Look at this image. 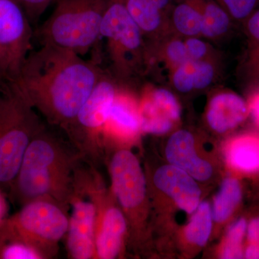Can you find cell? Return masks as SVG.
I'll list each match as a JSON object with an SVG mask.
<instances>
[{"label":"cell","instance_id":"obj_5","mask_svg":"<svg viewBox=\"0 0 259 259\" xmlns=\"http://www.w3.org/2000/svg\"><path fill=\"white\" fill-rule=\"evenodd\" d=\"M110 188L127 223V238L141 249L147 236L148 182L139 158L130 148H117L109 163Z\"/></svg>","mask_w":259,"mask_h":259},{"label":"cell","instance_id":"obj_35","mask_svg":"<svg viewBox=\"0 0 259 259\" xmlns=\"http://www.w3.org/2000/svg\"><path fill=\"white\" fill-rule=\"evenodd\" d=\"M245 258L258 259L259 258V243H248L243 253Z\"/></svg>","mask_w":259,"mask_h":259},{"label":"cell","instance_id":"obj_20","mask_svg":"<svg viewBox=\"0 0 259 259\" xmlns=\"http://www.w3.org/2000/svg\"><path fill=\"white\" fill-rule=\"evenodd\" d=\"M242 197L239 181L234 177L225 179L211 207L213 221L221 224L228 221L241 203Z\"/></svg>","mask_w":259,"mask_h":259},{"label":"cell","instance_id":"obj_3","mask_svg":"<svg viewBox=\"0 0 259 259\" xmlns=\"http://www.w3.org/2000/svg\"><path fill=\"white\" fill-rule=\"evenodd\" d=\"M45 125L14 81H0V188L7 194L28 145Z\"/></svg>","mask_w":259,"mask_h":259},{"label":"cell","instance_id":"obj_4","mask_svg":"<svg viewBox=\"0 0 259 259\" xmlns=\"http://www.w3.org/2000/svg\"><path fill=\"white\" fill-rule=\"evenodd\" d=\"M52 15L34 35L41 45L55 46L83 56L101 39L110 0H57Z\"/></svg>","mask_w":259,"mask_h":259},{"label":"cell","instance_id":"obj_11","mask_svg":"<svg viewBox=\"0 0 259 259\" xmlns=\"http://www.w3.org/2000/svg\"><path fill=\"white\" fill-rule=\"evenodd\" d=\"M70 207L71 214L66 233L68 255L72 259H95L96 207L76 175Z\"/></svg>","mask_w":259,"mask_h":259},{"label":"cell","instance_id":"obj_27","mask_svg":"<svg viewBox=\"0 0 259 259\" xmlns=\"http://www.w3.org/2000/svg\"><path fill=\"white\" fill-rule=\"evenodd\" d=\"M226 10L232 20L245 21L254 11L258 0H215Z\"/></svg>","mask_w":259,"mask_h":259},{"label":"cell","instance_id":"obj_29","mask_svg":"<svg viewBox=\"0 0 259 259\" xmlns=\"http://www.w3.org/2000/svg\"><path fill=\"white\" fill-rule=\"evenodd\" d=\"M28 15L32 25L37 23L49 5L56 0H16Z\"/></svg>","mask_w":259,"mask_h":259},{"label":"cell","instance_id":"obj_31","mask_svg":"<svg viewBox=\"0 0 259 259\" xmlns=\"http://www.w3.org/2000/svg\"><path fill=\"white\" fill-rule=\"evenodd\" d=\"M245 23L248 36L259 45V9L253 11L245 20Z\"/></svg>","mask_w":259,"mask_h":259},{"label":"cell","instance_id":"obj_8","mask_svg":"<svg viewBox=\"0 0 259 259\" xmlns=\"http://www.w3.org/2000/svg\"><path fill=\"white\" fill-rule=\"evenodd\" d=\"M118 82V79L105 70L74 118L62 130L84 161L94 166L103 151L104 127L120 88Z\"/></svg>","mask_w":259,"mask_h":259},{"label":"cell","instance_id":"obj_30","mask_svg":"<svg viewBox=\"0 0 259 259\" xmlns=\"http://www.w3.org/2000/svg\"><path fill=\"white\" fill-rule=\"evenodd\" d=\"M185 42L190 60L201 61L208 59L209 48L207 42L199 37H187Z\"/></svg>","mask_w":259,"mask_h":259},{"label":"cell","instance_id":"obj_34","mask_svg":"<svg viewBox=\"0 0 259 259\" xmlns=\"http://www.w3.org/2000/svg\"><path fill=\"white\" fill-rule=\"evenodd\" d=\"M249 114L253 117L255 123L259 125V93L255 94L248 102Z\"/></svg>","mask_w":259,"mask_h":259},{"label":"cell","instance_id":"obj_12","mask_svg":"<svg viewBox=\"0 0 259 259\" xmlns=\"http://www.w3.org/2000/svg\"><path fill=\"white\" fill-rule=\"evenodd\" d=\"M142 134L139 115V99L119 88L104 127L103 147L118 146L129 148Z\"/></svg>","mask_w":259,"mask_h":259},{"label":"cell","instance_id":"obj_13","mask_svg":"<svg viewBox=\"0 0 259 259\" xmlns=\"http://www.w3.org/2000/svg\"><path fill=\"white\" fill-rule=\"evenodd\" d=\"M139 115L142 134H165L180 120V105L169 90L148 87L139 99Z\"/></svg>","mask_w":259,"mask_h":259},{"label":"cell","instance_id":"obj_23","mask_svg":"<svg viewBox=\"0 0 259 259\" xmlns=\"http://www.w3.org/2000/svg\"><path fill=\"white\" fill-rule=\"evenodd\" d=\"M0 259H45L44 255L27 243L5 221L0 225Z\"/></svg>","mask_w":259,"mask_h":259},{"label":"cell","instance_id":"obj_17","mask_svg":"<svg viewBox=\"0 0 259 259\" xmlns=\"http://www.w3.org/2000/svg\"><path fill=\"white\" fill-rule=\"evenodd\" d=\"M225 155L233 169L245 174L259 172V137L245 135L235 138L227 144Z\"/></svg>","mask_w":259,"mask_h":259},{"label":"cell","instance_id":"obj_24","mask_svg":"<svg viewBox=\"0 0 259 259\" xmlns=\"http://www.w3.org/2000/svg\"><path fill=\"white\" fill-rule=\"evenodd\" d=\"M247 226L248 222L243 218H240L232 225L221 246V258H244L243 242L246 235Z\"/></svg>","mask_w":259,"mask_h":259},{"label":"cell","instance_id":"obj_25","mask_svg":"<svg viewBox=\"0 0 259 259\" xmlns=\"http://www.w3.org/2000/svg\"><path fill=\"white\" fill-rule=\"evenodd\" d=\"M197 61L189 60L171 71L174 88L181 93H188L194 90V76Z\"/></svg>","mask_w":259,"mask_h":259},{"label":"cell","instance_id":"obj_19","mask_svg":"<svg viewBox=\"0 0 259 259\" xmlns=\"http://www.w3.org/2000/svg\"><path fill=\"white\" fill-rule=\"evenodd\" d=\"M171 22L175 30L187 37H199L202 30V13L197 0H181L172 5Z\"/></svg>","mask_w":259,"mask_h":259},{"label":"cell","instance_id":"obj_16","mask_svg":"<svg viewBox=\"0 0 259 259\" xmlns=\"http://www.w3.org/2000/svg\"><path fill=\"white\" fill-rule=\"evenodd\" d=\"M249 115L248 103L231 92H223L211 99L206 112L210 128L218 134H224L244 122Z\"/></svg>","mask_w":259,"mask_h":259},{"label":"cell","instance_id":"obj_33","mask_svg":"<svg viewBox=\"0 0 259 259\" xmlns=\"http://www.w3.org/2000/svg\"><path fill=\"white\" fill-rule=\"evenodd\" d=\"M8 194L0 188V225L9 217V203Z\"/></svg>","mask_w":259,"mask_h":259},{"label":"cell","instance_id":"obj_7","mask_svg":"<svg viewBox=\"0 0 259 259\" xmlns=\"http://www.w3.org/2000/svg\"><path fill=\"white\" fill-rule=\"evenodd\" d=\"M85 162L76 176L93 199L96 207L95 259H115L123 252L127 238V223L111 190L105 187L96 166Z\"/></svg>","mask_w":259,"mask_h":259},{"label":"cell","instance_id":"obj_36","mask_svg":"<svg viewBox=\"0 0 259 259\" xmlns=\"http://www.w3.org/2000/svg\"><path fill=\"white\" fill-rule=\"evenodd\" d=\"M56 1H57V0H56Z\"/></svg>","mask_w":259,"mask_h":259},{"label":"cell","instance_id":"obj_10","mask_svg":"<svg viewBox=\"0 0 259 259\" xmlns=\"http://www.w3.org/2000/svg\"><path fill=\"white\" fill-rule=\"evenodd\" d=\"M32 25L16 0H0V81L18 76L32 51Z\"/></svg>","mask_w":259,"mask_h":259},{"label":"cell","instance_id":"obj_21","mask_svg":"<svg viewBox=\"0 0 259 259\" xmlns=\"http://www.w3.org/2000/svg\"><path fill=\"white\" fill-rule=\"evenodd\" d=\"M202 13L201 35L216 39L226 35L231 29L232 18L215 0H197Z\"/></svg>","mask_w":259,"mask_h":259},{"label":"cell","instance_id":"obj_1","mask_svg":"<svg viewBox=\"0 0 259 259\" xmlns=\"http://www.w3.org/2000/svg\"><path fill=\"white\" fill-rule=\"evenodd\" d=\"M104 72L98 61H86L73 51L45 44L29 54L13 81L49 125L62 131Z\"/></svg>","mask_w":259,"mask_h":259},{"label":"cell","instance_id":"obj_14","mask_svg":"<svg viewBox=\"0 0 259 259\" xmlns=\"http://www.w3.org/2000/svg\"><path fill=\"white\" fill-rule=\"evenodd\" d=\"M153 183L179 209L190 215L201 202L202 191L197 180L178 167L171 164L159 167L153 175Z\"/></svg>","mask_w":259,"mask_h":259},{"label":"cell","instance_id":"obj_18","mask_svg":"<svg viewBox=\"0 0 259 259\" xmlns=\"http://www.w3.org/2000/svg\"><path fill=\"white\" fill-rule=\"evenodd\" d=\"M130 15L139 25L145 39H153L161 33L165 23V13L152 0H121Z\"/></svg>","mask_w":259,"mask_h":259},{"label":"cell","instance_id":"obj_9","mask_svg":"<svg viewBox=\"0 0 259 259\" xmlns=\"http://www.w3.org/2000/svg\"><path fill=\"white\" fill-rule=\"evenodd\" d=\"M69 220L68 211L59 204L39 199L24 204L5 222L44 258L49 259L57 255L59 243L67 233Z\"/></svg>","mask_w":259,"mask_h":259},{"label":"cell","instance_id":"obj_15","mask_svg":"<svg viewBox=\"0 0 259 259\" xmlns=\"http://www.w3.org/2000/svg\"><path fill=\"white\" fill-rule=\"evenodd\" d=\"M165 155L169 164L187 172L198 182L212 178V165L199 156L193 134L187 130H180L171 135L167 141Z\"/></svg>","mask_w":259,"mask_h":259},{"label":"cell","instance_id":"obj_2","mask_svg":"<svg viewBox=\"0 0 259 259\" xmlns=\"http://www.w3.org/2000/svg\"><path fill=\"white\" fill-rule=\"evenodd\" d=\"M83 161L69 139L46 125L28 145L8 197L20 207L35 199H49L68 211L75 174Z\"/></svg>","mask_w":259,"mask_h":259},{"label":"cell","instance_id":"obj_26","mask_svg":"<svg viewBox=\"0 0 259 259\" xmlns=\"http://www.w3.org/2000/svg\"><path fill=\"white\" fill-rule=\"evenodd\" d=\"M161 58L171 71L190 60L185 40L179 38L172 39L165 44L162 49Z\"/></svg>","mask_w":259,"mask_h":259},{"label":"cell","instance_id":"obj_22","mask_svg":"<svg viewBox=\"0 0 259 259\" xmlns=\"http://www.w3.org/2000/svg\"><path fill=\"white\" fill-rule=\"evenodd\" d=\"M212 214L210 204L207 202L199 203L191 215L190 222L184 230V238L189 245L202 248L208 241L212 229Z\"/></svg>","mask_w":259,"mask_h":259},{"label":"cell","instance_id":"obj_6","mask_svg":"<svg viewBox=\"0 0 259 259\" xmlns=\"http://www.w3.org/2000/svg\"><path fill=\"white\" fill-rule=\"evenodd\" d=\"M113 74L126 79L141 72L149 62V49L139 25L121 0H110L101 26Z\"/></svg>","mask_w":259,"mask_h":259},{"label":"cell","instance_id":"obj_28","mask_svg":"<svg viewBox=\"0 0 259 259\" xmlns=\"http://www.w3.org/2000/svg\"><path fill=\"white\" fill-rule=\"evenodd\" d=\"M215 73V67L208 59L197 61L194 90H201L208 88L214 81Z\"/></svg>","mask_w":259,"mask_h":259},{"label":"cell","instance_id":"obj_32","mask_svg":"<svg viewBox=\"0 0 259 259\" xmlns=\"http://www.w3.org/2000/svg\"><path fill=\"white\" fill-rule=\"evenodd\" d=\"M246 236L248 243H259V216L248 223Z\"/></svg>","mask_w":259,"mask_h":259}]
</instances>
